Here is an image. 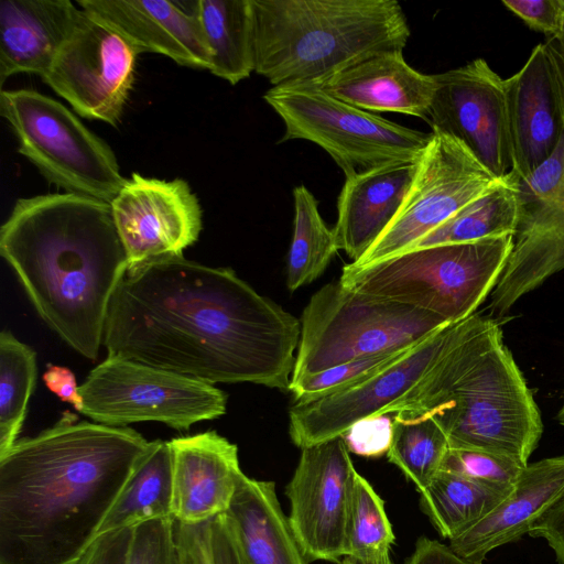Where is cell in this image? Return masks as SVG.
Masks as SVG:
<instances>
[{
    "label": "cell",
    "mask_w": 564,
    "mask_h": 564,
    "mask_svg": "<svg viewBox=\"0 0 564 564\" xmlns=\"http://www.w3.org/2000/svg\"><path fill=\"white\" fill-rule=\"evenodd\" d=\"M43 381L62 401L70 403L75 410L82 412L83 398L72 370L63 366L48 365Z\"/></svg>",
    "instance_id": "43"
},
{
    "label": "cell",
    "mask_w": 564,
    "mask_h": 564,
    "mask_svg": "<svg viewBox=\"0 0 564 564\" xmlns=\"http://www.w3.org/2000/svg\"><path fill=\"white\" fill-rule=\"evenodd\" d=\"M529 534L544 539L558 564H564V497L533 525Z\"/></svg>",
    "instance_id": "42"
},
{
    "label": "cell",
    "mask_w": 564,
    "mask_h": 564,
    "mask_svg": "<svg viewBox=\"0 0 564 564\" xmlns=\"http://www.w3.org/2000/svg\"><path fill=\"white\" fill-rule=\"evenodd\" d=\"M208 547L212 564H248L225 513L208 522Z\"/></svg>",
    "instance_id": "40"
},
{
    "label": "cell",
    "mask_w": 564,
    "mask_h": 564,
    "mask_svg": "<svg viewBox=\"0 0 564 564\" xmlns=\"http://www.w3.org/2000/svg\"><path fill=\"white\" fill-rule=\"evenodd\" d=\"M300 322L291 381L351 360L413 347L449 325L435 314L357 292L339 280L311 296Z\"/></svg>",
    "instance_id": "7"
},
{
    "label": "cell",
    "mask_w": 564,
    "mask_h": 564,
    "mask_svg": "<svg viewBox=\"0 0 564 564\" xmlns=\"http://www.w3.org/2000/svg\"><path fill=\"white\" fill-rule=\"evenodd\" d=\"M394 539L383 500L356 471L347 516L346 556L370 558L390 553Z\"/></svg>",
    "instance_id": "33"
},
{
    "label": "cell",
    "mask_w": 564,
    "mask_h": 564,
    "mask_svg": "<svg viewBox=\"0 0 564 564\" xmlns=\"http://www.w3.org/2000/svg\"><path fill=\"white\" fill-rule=\"evenodd\" d=\"M561 3H562V6H563V8H564V0H561Z\"/></svg>",
    "instance_id": "48"
},
{
    "label": "cell",
    "mask_w": 564,
    "mask_h": 564,
    "mask_svg": "<svg viewBox=\"0 0 564 564\" xmlns=\"http://www.w3.org/2000/svg\"><path fill=\"white\" fill-rule=\"evenodd\" d=\"M172 497V458L169 442L151 441L148 453L108 512L98 534L134 528L151 520L174 519Z\"/></svg>",
    "instance_id": "27"
},
{
    "label": "cell",
    "mask_w": 564,
    "mask_h": 564,
    "mask_svg": "<svg viewBox=\"0 0 564 564\" xmlns=\"http://www.w3.org/2000/svg\"><path fill=\"white\" fill-rule=\"evenodd\" d=\"M502 4L531 29L551 37L562 28L564 8L561 0H503Z\"/></svg>",
    "instance_id": "38"
},
{
    "label": "cell",
    "mask_w": 564,
    "mask_h": 564,
    "mask_svg": "<svg viewBox=\"0 0 564 564\" xmlns=\"http://www.w3.org/2000/svg\"><path fill=\"white\" fill-rule=\"evenodd\" d=\"M210 52L209 72L231 85L254 72L251 0L191 2Z\"/></svg>",
    "instance_id": "26"
},
{
    "label": "cell",
    "mask_w": 564,
    "mask_h": 564,
    "mask_svg": "<svg viewBox=\"0 0 564 564\" xmlns=\"http://www.w3.org/2000/svg\"><path fill=\"white\" fill-rule=\"evenodd\" d=\"M564 497V455L528 463L511 492L475 525L449 540L458 556L482 564L487 554L530 533Z\"/></svg>",
    "instance_id": "21"
},
{
    "label": "cell",
    "mask_w": 564,
    "mask_h": 564,
    "mask_svg": "<svg viewBox=\"0 0 564 564\" xmlns=\"http://www.w3.org/2000/svg\"><path fill=\"white\" fill-rule=\"evenodd\" d=\"M454 324L438 329L399 360L358 383L314 400L294 402L289 411L292 442L300 448L323 443L343 436L360 420L387 413L438 360Z\"/></svg>",
    "instance_id": "14"
},
{
    "label": "cell",
    "mask_w": 564,
    "mask_h": 564,
    "mask_svg": "<svg viewBox=\"0 0 564 564\" xmlns=\"http://www.w3.org/2000/svg\"><path fill=\"white\" fill-rule=\"evenodd\" d=\"M262 98L284 123L279 143L302 139L317 144L345 177L388 164L416 162L432 137V131L401 126L316 86L272 87Z\"/></svg>",
    "instance_id": "9"
},
{
    "label": "cell",
    "mask_w": 564,
    "mask_h": 564,
    "mask_svg": "<svg viewBox=\"0 0 564 564\" xmlns=\"http://www.w3.org/2000/svg\"><path fill=\"white\" fill-rule=\"evenodd\" d=\"M435 76L411 67L403 51L368 56L316 86L367 111L398 112L429 121Z\"/></svg>",
    "instance_id": "22"
},
{
    "label": "cell",
    "mask_w": 564,
    "mask_h": 564,
    "mask_svg": "<svg viewBox=\"0 0 564 564\" xmlns=\"http://www.w3.org/2000/svg\"><path fill=\"white\" fill-rule=\"evenodd\" d=\"M78 391L82 414L116 427L155 421L187 431L221 416L227 405V394L214 384L118 355L91 369Z\"/></svg>",
    "instance_id": "10"
},
{
    "label": "cell",
    "mask_w": 564,
    "mask_h": 564,
    "mask_svg": "<svg viewBox=\"0 0 564 564\" xmlns=\"http://www.w3.org/2000/svg\"><path fill=\"white\" fill-rule=\"evenodd\" d=\"M78 6L131 42L141 53L209 70L210 52L192 9L166 0H78Z\"/></svg>",
    "instance_id": "20"
},
{
    "label": "cell",
    "mask_w": 564,
    "mask_h": 564,
    "mask_svg": "<svg viewBox=\"0 0 564 564\" xmlns=\"http://www.w3.org/2000/svg\"><path fill=\"white\" fill-rule=\"evenodd\" d=\"M0 115L25 156L65 193L110 204L127 178L111 148L63 104L31 89L1 90Z\"/></svg>",
    "instance_id": "8"
},
{
    "label": "cell",
    "mask_w": 564,
    "mask_h": 564,
    "mask_svg": "<svg viewBox=\"0 0 564 564\" xmlns=\"http://www.w3.org/2000/svg\"><path fill=\"white\" fill-rule=\"evenodd\" d=\"M172 458V513L196 525L226 513L243 475L236 444L207 431L169 441Z\"/></svg>",
    "instance_id": "19"
},
{
    "label": "cell",
    "mask_w": 564,
    "mask_h": 564,
    "mask_svg": "<svg viewBox=\"0 0 564 564\" xmlns=\"http://www.w3.org/2000/svg\"><path fill=\"white\" fill-rule=\"evenodd\" d=\"M503 86L509 173L525 178L553 155L564 134V110L547 44H538Z\"/></svg>",
    "instance_id": "18"
},
{
    "label": "cell",
    "mask_w": 564,
    "mask_h": 564,
    "mask_svg": "<svg viewBox=\"0 0 564 564\" xmlns=\"http://www.w3.org/2000/svg\"><path fill=\"white\" fill-rule=\"evenodd\" d=\"M151 442L64 412L0 456V564H75Z\"/></svg>",
    "instance_id": "2"
},
{
    "label": "cell",
    "mask_w": 564,
    "mask_h": 564,
    "mask_svg": "<svg viewBox=\"0 0 564 564\" xmlns=\"http://www.w3.org/2000/svg\"><path fill=\"white\" fill-rule=\"evenodd\" d=\"M141 52L120 33L83 10L42 77L83 118L117 126L132 89Z\"/></svg>",
    "instance_id": "13"
},
{
    "label": "cell",
    "mask_w": 564,
    "mask_h": 564,
    "mask_svg": "<svg viewBox=\"0 0 564 564\" xmlns=\"http://www.w3.org/2000/svg\"><path fill=\"white\" fill-rule=\"evenodd\" d=\"M0 254L43 322L96 360L129 267L110 204L72 193L20 198L1 226Z\"/></svg>",
    "instance_id": "3"
},
{
    "label": "cell",
    "mask_w": 564,
    "mask_h": 564,
    "mask_svg": "<svg viewBox=\"0 0 564 564\" xmlns=\"http://www.w3.org/2000/svg\"><path fill=\"white\" fill-rule=\"evenodd\" d=\"M512 488L440 470L427 487L419 491L420 507L437 532L452 540L489 514Z\"/></svg>",
    "instance_id": "28"
},
{
    "label": "cell",
    "mask_w": 564,
    "mask_h": 564,
    "mask_svg": "<svg viewBox=\"0 0 564 564\" xmlns=\"http://www.w3.org/2000/svg\"><path fill=\"white\" fill-rule=\"evenodd\" d=\"M517 220L516 188L507 174L502 183L460 208L408 250L514 235Z\"/></svg>",
    "instance_id": "29"
},
{
    "label": "cell",
    "mask_w": 564,
    "mask_h": 564,
    "mask_svg": "<svg viewBox=\"0 0 564 564\" xmlns=\"http://www.w3.org/2000/svg\"><path fill=\"white\" fill-rule=\"evenodd\" d=\"M340 564H393L389 553L382 554L377 557L361 558L356 556H344Z\"/></svg>",
    "instance_id": "46"
},
{
    "label": "cell",
    "mask_w": 564,
    "mask_h": 564,
    "mask_svg": "<svg viewBox=\"0 0 564 564\" xmlns=\"http://www.w3.org/2000/svg\"><path fill=\"white\" fill-rule=\"evenodd\" d=\"M285 488L289 521L307 562L346 556V527L356 474L343 436L301 448Z\"/></svg>",
    "instance_id": "15"
},
{
    "label": "cell",
    "mask_w": 564,
    "mask_h": 564,
    "mask_svg": "<svg viewBox=\"0 0 564 564\" xmlns=\"http://www.w3.org/2000/svg\"><path fill=\"white\" fill-rule=\"evenodd\" d=\"M524 466L510 457L487 451L449 448L441 470L509 489L514 486Z\"/></svg>",
    "instance_id": "35"
},
{
    "label": "cell",
    "mask_w": 564,
    "mask_h": 564,
    "mask_svg": "<svg viewBox=\"0 0 564 564\" xmlns=\"http://www.w3.org/2000/svg\"><path fill=\"white\" fill-rule=\"evenodd\" d=\"M417 345V344H416ZM414 347V346H413ZM413 347L365 357L292 380L294 402L314 400L358 383L399 360Z\"/></svg>",
    "instance_id": "34"
},
{
    "label": "cell",
    "mask_w": 564,
    "mask_h": 564,
    "mask_svg": "<svg viewBox=\"0 0 564 564\" xmlns=\"http://www.w3.org/2000/svg\"><path fill=\"white\" fill-rule=\"evenodd\" d=\"M254 72L273 87L318 86L411 30L395 0H251Z\"/></svg>",
    "instance_id": "5"
},
{
    "label": "cell",
    "mask_w": 564,
    "mask_h": 564,
    "mask_svg": "<svg viewBox=\"0 0 564 564\" xmlns=\"http://www.w3.org/2000/svg\"><path fill=\"white\" fill-rule=\"evenodd\" d=\"M416 163L388 164L346 177L333 229L337 249L351 262L364 257L398 213Z\"/></svg>",
    "instance_id": "24"
},
{
    "label": "cell",
    "mask_w": 564,
    "mask_h": 564,
    "mask_svg": "<svg viewBox=\"0 0 564 564\" xmlns=\"http://www.w3.org/2000/svg\"><path fill=\"white\" fill-rule=\"evenodd\" d=\"M395 413H382L356 422L344 435L349 453L377 458L388 454Z\"/></svg>",
    "instance_id": "37"
},
{
    "label": "cell",
    "mask_w": 564,
    "mask_h": 564,
    "mask_svg": "<svg viewBox=\"0 0 564 564\" xmlns=\"http://www.w3.org/2000/svg\"><path fill=\"white\" fill-rule=\"evenodd\" d=\"M225 517L248 564H307L273 481L245 474Z\"/></svg>",
    "instance_id": "25"
},
{
    "label": "cell",
    "mask_w": 564,
    "mask_h": 564,
    "mask_svg": "<svg viewBox=\"0 0 564 564\" xmlns=\"http://www.w3.org/2000/svg\"><path fill=\"white\" fill-rule=\"evenodd\" d=\"M127 564H182L174 519H156L133 528Z\"/></svg>",
    "instance_id": "36"
},
{
    "label": "cell",
    "mask_w": 564,
    "mask_h": 564,
    "mask_svg": "<svg viewBox=\"0 0 564 564\" xmlns=\"http://www.w3.org/2000/svg\"><path fill=\"white\" fill-rule=\"evenodd\" d=\"M429 414L449 448L481 449L522 465L536 448L539 408L498 324L474 313L453 325L434 366L387 413Z\"/></svg>",
    "instance_id": "4"
},
{
    "label": "cell",
    "mask_w": 564,
    "mask_h": 564,
    "mask_svg": "<svg viewBox=\"0 0 564 564\" xmlns=\"http://www.w3.org/2000/svg\"><path fill=\"white\" fill-rule=\"evenodd\" d=\"M301 322L230 268L184 256L128 268L109 304L108 355L209 384L289 390Z\"/></svg>",
    "instance_id": "1"
},
{
    "label": "cell",
    "mask_w": 564,
    "mask_h": 564,
    "mask_svg": "<svg viewBox=\"0 0 564 564\" xmlns=\"http://www.w3.org/2000/svg\"><path fill=\"white\" fill-rule=\"evenodd\" d=\"M36 352L10 330L0 334V456L18 441L36 384Z\"/></svg>",
    "instance_id": "32"
},
{
    "label": "cell",
    "mask_w": 564,
    "mask_h": 564,
    "mask_svg": "<svg viewBox=\"0 0 564 564\" xmlns=\"http://www.w3.org/2000/svg\"><path fill=\"white\" fill-rule=\"evenodd\" d=\"M449 449L448 440L429 414L395 413L387 457L417 491L423 490L441 470Z\"/></svg>",
    "instance_id": "31"
},
{
    "label": "cell",
    "mask_w": 564,
    "mask_h": 564,
    "mask_svg": "<svg viewBox=\"0 0 564 564\" xmlns=\"http://www.w3.org/2000/svg\"><path fill=\"white\" fill-rule=\"evenodd\" d=\"M293 232L286 257V288L290 292L315 281L338 251L334 229L318 210V200L304 185L293 189Z\"/></svg>",
    "instance_id": "30"
},
{
    "label": "cell",
    "mask_w": 564,
    "mask_h": 564,
    "mask_svg": "<svg viewBox=\"0 0 564 564\" xmlns=\"http://www.w3.org/2000/svg\"><path fill=\"white\" fill-rule=\"evenodd\" d=\"M80 9L69 0L0 1V82L17 74L41 78L72 34Z\"/></svg>",
    "instance_id": "23"
},
{
    "label": "cell",
    "mask_w": 564,
    "mask_h": 564,
    "mask_svg": "<svg viewBox=\"0 0 564 564\" xmlns=\"http://www.w3.org/2000/svg\"><path fill=\"white\" fill-rule=\"evenodd\" d=\"M208 522L187 525L175 521V536L182 564H212L208 547Z\"/></svg>",
    "instance_id": "41"
},
{
    "label": "cell",
    "mask_w": 564,
    "mask_h": 564,
    "mask_svg": "<svg viewBox=\"0 0 564 564\" xmlns=\"http://www.w3.org/2000/svg\"><path fill=\"white\" fill-rule=\"evenodd\" d=\"M429 122L462 141L494 175L511 170L503 79L482 58L435 74Z\"/></svg>",
    "instance_id": "16"
},
{
    "label": "cell",
    "mask_w": 564,
    "mask_h": 564,
    "mask_svg": "<svg viewBox=\"0 0 564 564\" xmlns=\"http://www.w3.org/2000/svg\"><path fill=\"white\" fill-rule=\"evenodd\" d=\"M404 564H477L454 553L448 545L436 540L420 538L413 553Z\"/></svg>",
    "instance_id": "44"
},
{
    "label": "cell",
    "mask_w": 564,
    "mask_h": 564,
    "mask_svg": "<svg viewBox=\"0 0 564 564\" xmlns=\"http://www.w3.org/2000/svg\"><path fill=\"white\" fill-rule=\"evenodd\" d=\"M557 420L564 426V404L557 414Z\"/></svg>",
    "instance_id": "47"
},
{
    "label": "cell",
    "mask_w": 564,
    "mask_h": 564,
    "mask_svg": "<svg viewBox=\"0 0 564 564\" xmlns=\"http://www.w3.org/2000/svg\"><path fill=\"white\" fill-rule=\"evenodd\" d=\"M508 177L516 188L518 220L512 250L491 293L490 310L500 316L564 269V134L531 175Z\"/></svg>",
    "instance_id": "12"
},
{
    "label": "cell",
    "mask_w": 564,
    "mask_h": 564,
    "mask_svg": "<svg viewBox=\"0 0 564 564\" xmlns=\"http://www.w3.org/2000/svg\"><path fill=\"white\" fill-rule=\"evenodd\" d=\"M503 180L484 166L462 141L432 130L398 213L364 257L351 263L366 265L406 251Z\"/></svg>",
    "instance_id": "11"
},
{
    "label": "cell",
    "mask_w": 564,
    "mask_h": 564,
    "mask_svg": "<svg viewBox=\"0 0 564 564\" xmlns=\"http://www.w3.org/2000/svg\"><path fill=\"white\" fill-rule=\"evenodd\" d=\"M129 267L143 261L183 256L203 229V212L188 183L132 173L110 203Z\"/></svg>",
    "instance_id": "17"
},
{
    "label": "cell",
    "mask_w": 564,
    "mask_h": 564,
    "mask_svg": "<svg viewBox=\"0 0 564 564\" xmlns=\"http://www.w3.org/2000/svg\"><path fill=\"white\" fill-rule=\"evenodd\" d=\"M133 528L98 534L75 564H127Z\"/></svg>",
    "instance_id": "39"
},
{
    "label": "cell",
    "mask_w": 564,
    "mask_h": 564,
    "mask_svg": "<svg viewBox=\"0 0 564 564\" xmlns=\"http://www.w3.org/2000/svg\"><path fill=\"white\" fill-rule=\"evenodd\" d=\"M513 235L411 249L366 265H344L343 285L435 314L448 324L474 314L494 290Z\"/></svg>",
    "instance_id": "6"
},
{
    "label": "cell",
    "mask_w": 564,
    "mask_h": 564,
    "mask_svg": "<svg viewBox=\"0 0 564 564\" xmlns=\"http://www.w3.org/2000/svg\"><path fill=\"white\" fill-rule=\"evenodd\" d=\"M546 44L552 55L564 110V17L560 32L552 36Z\"/></svg>",
    "instance_id": "45"
}]
</instances>
